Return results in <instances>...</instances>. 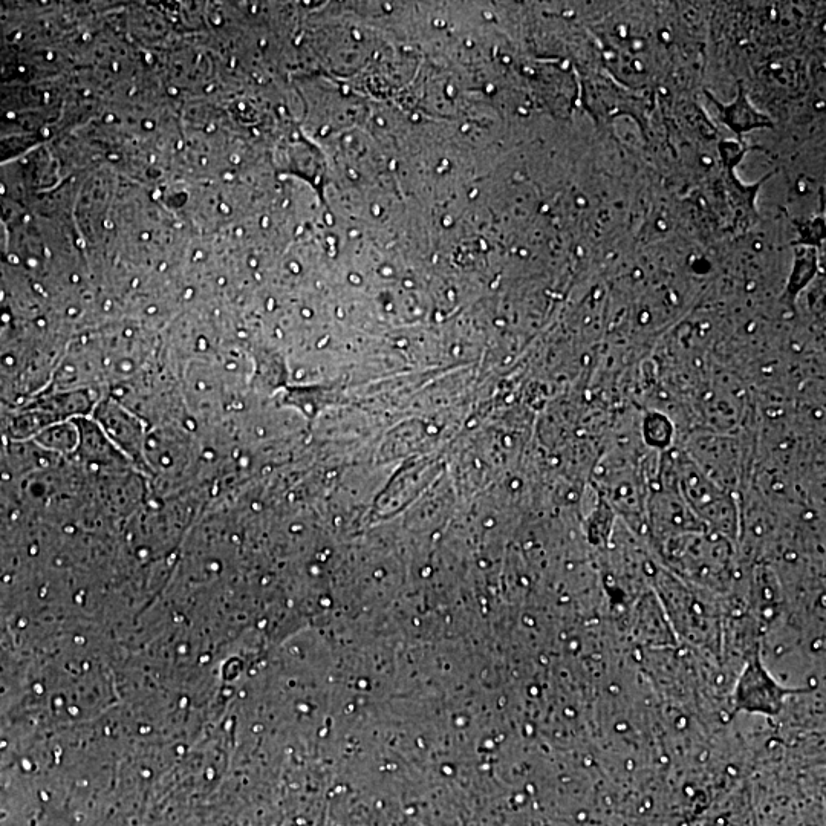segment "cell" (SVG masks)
Here are the masks:
<instances>
[{
  "mask_svg": "<svg viewBox=\"0 0 826 826\" xmlns=\"http://www.w3.org/2000/svg\"><path fill=\"white\" fill-rule=\"evenodd\" d=\"M796 692L774 683L761 663L755 661L745 669L736 692V701L739 707L750 712L776 713L781 709L785 695Z\"/></svg>",
  "mask_w": 826,
  "mask_h": 826,
  "instance_id": "cell-1",
  "label": "cell"
}]
</instances>
